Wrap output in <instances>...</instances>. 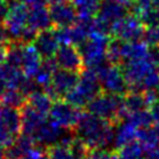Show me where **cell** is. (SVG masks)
<instances>
[{
    "instance_id": "1",
    "label": "cell",
    "mask_w": 159,
    "mask_h": 159,
    "mask_svg": "<svg viewBox=\"0 0 159 159\" xmlns=\"http://www.w3.org/2000/svg\"><path fill=\"white\" fill-rule=\"evenodd\" d=\"M114 124L94 116L91 112H82L75 134L94 150H102L114 139Z\"/></svg>"
},
{
    "instance_id": "2",
    "label": "cell",
    "mask_w": 159,
    "mask_h": 159,
    "mask_svg": "<svg viewBox=\"0 0 159 159\" xmlns=\"http://www.w3.org/2000/svg\"><path fill=\"white\" fill-rule=\"evenodd\" d=\"M109 41V35L91 34L89 37L78 46V50L83 58L84 68L98 72L101 68L109 63L107 60V47Z\"/></svg>"
},
{
    "instance_id": "3",
    "label": "cell",
    "mask_w": 159,
    "mask_h": 159,
    "mask_svg": "<svg viewBox=\"0 0 159 159\" xmlns=\"http://www.w3.org/2000/svg\"><path fill=\"white\" fill-rule=\"evenodd\" d=\"M87 108L88 112L113 123L114 125L122 123L125 118L123 96L119 94L102 92L88 103Z\"/></svg>"
},
{
    "instance_id": "4",
    "label": "cell",
    "mask_w": 159,
    "mask_h": 159,
    "mask_svg": "<svg viewBox=\"0 0 159 159\" xmlns=\"http://www.w3.org/2000/svg\"><path fill=\"white\" fill-rule=\"evenodd\" d=\"M96 73L99 77L103 92L119 96H124L129 92V84L119 65L108 63Z\"/></svg>"
},
{
    "instance_id": "5",
    "label": "cell",
    "mask_w": 159,
    "mask_h": 159,
    "mask_svg": "<svg viewBox=\"0 0 159 159\" xmlns=\"http://www.w3.org/2000/svg\"><path fill=\"white\" fill-rule=\"evenodd\" d=\"M144 24L140 21L138 15H125L124 17L117 20L112 25V36L122 41H139L143 39Z\"/></svg>"
},
{
    "instance_id": "6",
    "label": "cell",
    "mask_w": 159,
    "mask_h": 159,
    "mask_svg": "<svg viewBox=\"0 0 159 159\" xmlns=\"http://www.w3.org/2000/svg\"><path fill=\"white\" fill-rule=\"evenodd\" d=\"M50 119L65 129L75 130L82 116L81 108L75 107L66 99H56L50 111Z\"/></svg>"
},
{
    "instance_id": "7",
    "label": "cell",
    "mask_w": 159,
    "mask_h": 159,
    "mask_svg": "<svg viewBox=\"0 0 159 159\" xmlns=\"http://www.w3.org/2000/svg\"><path fill=\"white\" fill-rule=\"evenodd\" d=\"M80 81V72H73L63 68H57L53 73L51 84H48L43 91L52 98L60 99L65 98L68 92H71Z\"/></svg>"
},
{
    "instance_id": "8",
    "label": "cell",
    "mask_w": 159,
    "mask_h": 159,
    "mask_svg": "<svg viewBox=\"0 0 159 159\" xmlns=\"http://www.w3.org/2000/svg\"><path fill=\"white\" fill-rule=\"evenodd\" d=\"M120 67L123 70V73H124L127 82L129 84V91H138V92H143L142 91V82H143L144 77L153 68H157L147 60V57L142 58V60L125 62Z\"/></svg>"
},
{
    "instance_id": "9",
    "label": "cell",
    "mask_w": 159,
    "mask_h": 159,
    "mask_svg": "<svg viewBox=\"0 0 159 159\" xmlns=\"http://www.w3.org/2000/svg\"><path fill=\"white\" fill-rule=\"evenodd\" d=\"M29 7L20 2L15 5L14 7L10 9L9 15L5 20V25L9 30L11 42H19L21 34L24 32L25 27L27 26V20H29Z\"/></svg>"
},
{
    "instance_id": "10",
    "label": "cell",
    "mask_w": 159,
    "mask_h": 159,
    "mask_svg": "<svg viewBox=\"0 0 159 159\" xmlns=\"http://www.w3.org/2000/svg\"><path fill=\"white\" fill-rule=\"evenodd\" d=\"M53 58L60 68L73 71V72H80V73L84 70L83 58L81 56L78 46L61 45Z\"/></svg>"
},
{
    "instance_id": "11",
    "label": "cell",
    "mask_w": 159,
    "mask_h": 159,
    "mask_svg": "<svg viewBox=\"0 0 159 159\" xmlns=\"http://www.w3.org/2000/svg\"><path fill=\"white\" fill-rule=\"evenodd\" d=\"M50 14H51L52 22L56 27L71 26L78 20L77 7H76L75 2L70 1V0L51 4Z\"/></svg>"
},
{
    "instance_id": "12",
    "label": "cell",
    "mask_w": 159,
    "mask_h": 159,
    "mask_svg": "<svg viewBox=\"0 0 159 159\" xmlns=\"http://www.w3.org/2000/svg\"><path fill=\"white\" fill-rule=\"evenodd\" d=\"M32 45L35 46V48L37 50V52L41 55L43 60L53 58L58 47L61 46L55 29H47V30L40 31Z\"/></svg>"
},
{
    "instance_id": "13",
    "label": "cell",
    "mask_w": 159,
    "mask_h": 159,
    "mask_svg": "<svg viewBox=\"0 0 159 159\" xmlns=\"http://www.w3.org/2000/svg\"><path fill=\"white\" fill-rule=\"evenodd\" d=\"M76 88L87 99L88 103L94 97H97L99 93L103 92L98 75L94 71L88 70V68H84L80 73V81H78Z\"/></svg>"
},
{
    "instance_id": "14",
    "label": "cell",
    "mask_w": 159,
    "mask_h": 159,
    "mask_svg": "<svg viewBox=\"0 0 159 159\" xmlns=\"http://www.w3.org/2000/svg\"><path fill=\"white\" fill-rule=\"evenodd\" d=\"M129 9L130 5L120 0H102L99 5V10L96 16L113 25V22L128 15Z\"/></svg>"
},
{
    "instance_id": "15",
    "label": "cell",
    "mask_w": 159,
    "mask_h": 159,
    "mask_svg": "<svg viewBox=\"0 0 159 159\" xmlns=\"http://www.w3.org/2000/svg\"><path fill=\"white\" fill-rule=\"evenodd\" d=\"M21 111V118H22V133L34 135L36 130L47 120L46 116L34 109L27 102L22 106Z\"/></svg>"
},
{
    "instance_id": "16",
    "label": "cell",
    "mask_w": 159,
    "mask_h": 159,
    "mask_svg": "<svg viewBox=\"0 0 159 159\" xmlns=\"http://www.w3.org/2000/svg\"><path fill=\"white\" fill-rule=\"evenodd\" d=\"M65 128L60 127L58 124H56L52 120H46L37 130L36 133L32 135L36 140V143L43 144L46 147L52 145L56 143V140L60 139V137L63 134Z\"/></svg>"
},
{
    "instance_id": "17",
    "label": "cell",
    "mask_w": 159,
    "mask_h": 159,
    "mask_svg": "<svg viewBox=\"0 0 159 159\" xmlns=\"http://www.w3.org/2000/svg\"><path fill=\"white\" fill-rule=\"evenodd\" d=\"M0 122L15 137L22 133V118H21V111L19 108L0 104Z\"/></svg>"
},
{
    "instance_id": "18",
    "label": "cell",
    "mask_w": 159,
    "mask_h": 159,
    "mask_svg": "<svg viewBox=\"0 0 159 159\" xmlns=\"http://www.w3.org/2000/svg\"><path fill=\"white\" fill-rule=\"evenodd\" d=\"M42 57L37 52L34 45H25L24 46V57H22V65L21 70L22 72L29 77H35L37 71L41 67Z\"/></svg>"
},
{
    "instance_id": "19",
    "label": "cell",
    "mask_w": 159,
    "mask_h": 159,
    "mask_svg": "<svg viewBox=\"0 0 159 159\" xmlns=\"http://www.w3.org/2000/svg\"><path fill=\"white\" fill-rule=\"evenodd\" d=\"M27 25L34 30H36L37 32L51 29L53 26V22L51 19L50 9H46V6L30 9Z\"/></svg>"
},
{
    "instance_id": "20",
    "label": "cell",
    "mask_w": 159,
    "mask_h": 159,
    "mask_svg": "<svg viewBox=\"0 0 159 159\" xmlns=\"http://www.w3.org/2000/svg\"><path fill=\"white\" fill-rule=\"evenodd\" d=\"M148 45L144 41H123V47H122V63L129 62V61H135V60H142L147 57L148 53Z\"/></svg>"
},
{
    "instance_id": "21",
    "label": "cell",
    "mask_w": 159,
    "mask_h": 159,
    "mask_svg": "<svg viewBox=\"0 0 159 159\" xmlns=\"http://www.w3.org/2000/svg\"><path fill=\"white\" fill-rule=\"evenodd\" d=\"M25 76L26 75L19 67H15L7 62H2L0 65V78L6 83L7 88H19Z\"/></svg>"
},
{
    "instance_id": "22",
    "label": "cell",
    "mask_w": 159,
    "mask_h": 159,
    "mask_svg": "<svg viewBox=\"0 0 159 159\" xmlns=\"http://www.w3.org/2000/svg\"><path fill=\"white\" fill-rule=\"evenodd\" d=\"M119 124L120 125L118 127V129L116 132V135H114L116 150H118L119 148L137 140V133H138V128L128 120H123Z\"/></svg>"
},
{
    "instance_id": "23",
    "label": "cell",
    "mask_w": 159,
    "mask_h": 159,
    "mask_svg": "<svg viewBox=\"0 0 159 159\" xmlns=\"http://www.w3.org/2000/svg\"><path fill=\"white\" fill-rule=\"evenodd\" d=\"M123 106L125 111V117L129 113L139 112L148 107L143 92L138 91H129L128 93H125L123 96Z\"/></svg>"
},
{
    "instance_id": "24",
    "label": "cell",
    "mask_w": 159,
    "mask_h": 159,
    "mask_svg": "<svg viewBox=\"0 0 159 159\" xmlns=\"http://www.w3.org/2000/svg\"><path fill=\"white\" fill-rule=\"evenodd\" d=\"M27 103L36 109L37 112L47 116L52 108V98L43 91V89H39L36 92H34L32 94H30L27 97Z\"/></svg>"
},
{
    "instance_id": "25",
    "label": "cell",
    "mask_w": 159,
    "mask_h": 159,
    "mask_svg": "<svg viewBox=\"0 0 159 159\" xmlns=\"http://www.w3.org/2000/svg\"><path fill=\"white\" fill-rule=\"evenodd\" d=\"M26 102H27V96L24 94L19 88H6V91L0 98L1 106L14 107L19 109H21Z\"/></svg>"
},
{
    "instance_id": "26",
    "label": "cell",
    "mask_w": 159,
    "mask_h": 159,
    "mask_svg": "<svg viewBox=\"0 0 159 159\" xmlns=\"http://www.w3.org/2000/svg\"><path fill=\"white\" fill-rule=\"evenodd\" d=\"M137 140L142 144V147L144 148L145 153L152 150V149H154L159 144V139H158V137H157V134L154 132V128H152V127L138 128Z\"/></svg>"
},
{
    "instance_id": "27",
    "label": "cell",
    "mask_w": 159,
    "mask_h": 159,
    "mask_svg": "<svg viewBox=\"0 0 159 159\" xmlns=\"http://www.w3.org/2000/svg\"><path fill=\"white\" fill-rule=\"evenodd\" d=\"M24 46L20 42H11L6 47V57L5 62L21 68L22 65V57H24Z\"/></svg>"
},
{
    "instance_id": "28",
    "label": "cell",
    "mask_w": 159,
    "mask_h": 159,
    "mask_svg": "<svg viewBox=\"0 0 159 159\" xmlns=\"http://www.w3.org/2000/svg\"><path fill=\"white\" fill-rule=\"evenodd\" d=\"M119 159H142V154L144 152V148L138 140H134L118 150H116Z\"/></svg>"
},
{
    "instance_id": "29",
    "label": "cell",
    "mask_w": 159,
    "mask_h": 159,
    "mask_svg": "<svg viewBox=\"0 0 159 159\" xmlns=\"http://www.w3.org/2000/svg\"><path fill=\"white\" fill-rule=\"evenodd\" d=\"M124 120L130 122L132 124H134L137 128H144V127H150L154 120L153 117L149 112V109H143L139 112H134V113H129L127 114V117L124 118Z\"/></svg>"
},
{
    "instance_id": "30",
    "label": "cell",
    "mask_w": 159,
    "mask_h": 159,
    "mask_svg": "<svg viewBox=\"0 0 159 159\" xmlns=\"http://www.w3.org/2000/svg\"><path fill=\"white\" fill-rule=\"evenodd\" d=\"M122 47L123 41L119 39H111L108 47H107V60L112 65H120L122 63Z\"/></svg>"
},
{
    "instance_id": "31",
    "label": "cell",
    "mask_w": 159,
    "mask_h": 159,
    "mask_svg": "<svg viewBox=\"0 0 159 159\" xmlns=\"http://www.w3.org/2000/svg\"><path fill=\"white\" fill-rule=\"evenodd\" d=\"M46 152L51 159H75L68 145H66L61 142L46 147Z\"/></svg>"
},
{
    "instance_id": "32",
    "label": "cell",
    "mask_w": 159,
    "mask_h": 159,
    "mask_svg": "<svg viewBox=\"0 0 159 159\" xmlns=\"http://www.w3.org/2000/svg\"><path fill=\"white\" fill-rule=\"evenodd\" d=\"M140 21L144 24V26H159V7L152 6L140 14H138Z\"/></svg>"
},
{
    "instance_id": "33",
    "label": "cell",
    "mask_w": 159,
    "mask_h": 159,
    "mask_svg": "<svg viewBox=\"0 0 159 159\" xmlns=\"http://www.w3.org/2000/svg\"><path fill=\"white\" fill-rule=\"evenodd\" d=\"M159 89V68H153L142 82V91Z\"/></svg>"
},
{
    "instance_id": "34",
    "label": "cell",
    "mask_w": 159,
    "mask_h": 159,
    "mask_svg": "<svg viewBox=\"0 0 159 159\" xmlns=\"http://www.w3.org/2000/svg\"><path fill=\"white\" fill-rule=\"evenodd\" d=\"M142 40L148 45V47L159 46V26H148L144 30Z\"/></svg>"
},
{
    "instance_id": "35",
    "label": "cell",
    "mask_w": 159,
    "mask_h": 159,
    "mask_svg": "<svg viewBox=\"0 0 159 159\" xmlns=\"http://www.w3.org/2000/svg\"><path fill=\"white\" fill-rule=\"evenodd\" d=\"M15 138L16 137L0 122V145H2L4 148H6V147H9L10 144L14 143Z\"/></svg>"
},
{
    "instance_id": "36",
    "label": "cell",
    "mask_w": 159,
    "mask_h": 159,
    "mask_svg": "<svg viewBox=\"0 0 159 159\" xmlns=\"http://www.w3.org/2000/svg\"><path fill=\"white\" fill-rule=\"evenodd\" d=\"M147 60L157 68H159V46H152L148 48Z\"/></svg>"
},
{
    "instance_id": "37",
    "label": "cell",
    "mask_w": 159,
    "mask_h": 159,
    "mask_svg": "<svg viewBox=\"0 0 159 159\" xmlns=\"http://www.w3.org/2000/svg\"><path fill=\"white\" fill-rule=\"evenodd\" d=\"M91 159H119L117 152H107V150H94L91 154Z\"/></svg>"
},
{
    "instance_id": "38",
    "label": "cell",
    "mask_w": 159,
    "mask_h": 159,
    "mask_svg": "<svg viewBox=\"0 0 159 159\" xmlns=\"http://www.w3.org/2000/svg\"><path fill=\"white\" fill-rule=\"evenodd\" d=\"M9 43H11V37H10L9 30L4 22H0V46L7 47Z\"/></svg>"
},
{
    "instance_id": "39",
    "label": "cell",
    "mask_w": 159,
    "mask_h": 159,
    "mask_svg": "<svg viewBox=\"0 0 159 159\" xmlns=\"http://www.w3.org/2000/svg\"><path fill=\"white\" fill-rule=\"evenodd\" d=\"M22 4H25L29 9H35V7H42L46 6L50 0H21Z\"/></svg>"
},
{
    "instance_id": "40",
    "label": "cell",
    "mask_w": 159,
    "mask_h": 159,
    "mask_svg": "<svg viewBox=\"0 0 159 159\" xmlns=\"http://www.w3.org/2000/svg\"><path fill=\"white\" fill-rule=\"evenodd\" d=\"M9 11H10V7L6 4V1L5 0H0V22L6 20V17L9 15Z\"/></svg>"
},
{
    "instance_id": "41",
    "label": "cell",
    "mask_w": 159,
    "mask_h": 159,
    "mask_svg": "<svg viewBox=\"0 0 159 159\" xmlns=\"http://www.w3.org/2000/svg\"><path fill=\"white\" fill-rule=\"evenodd\" d=\"M149 112H150V114L153 117L154 123H159V101L149 107Z\"/></svg>"
},
{
    "instance_id": "42",
    "label": "cell",
    "mask_w": 159,
    "mask_h": 159,
    "mask_svg": "<svg viewBox=\"0 0 159 159\" xmlns=\"http://www.w3.org/2000/svg\"><path fill=\"white\" fill-rule=\"evenodd\" d=\"M5 57H6V47L0 46V65L5 62Z\"/></svg>"
},
{
    "instance_id": "43",
    "label": "cell",
    "mask_w": 159,
    "mask_h": 159,
    "mask_svg": "<svg viewBox=\"0 0 159 159\" xmlns=\"http://www.w3.org/2000/svg\"><path fill=\"white\" fill-rule=\"evenodd\" d=\"M6 88H7V86H6V83L0 78V98H1V96L4 94V92L6 91Z\"/></svg>"
},
{
    "instance_id": "44",
    "label": "cell",
    "mask_w": 159,
    "mask_h": 159,
    "mask_svg": "<svg viewBox=\"0 0 159 159\" xmlns=\"http://www.w3.org/2000/svg\"><path fill=\"white\" fill-rule=\"evenodd\" d=\"M0 159H5V148L0 145Z\"/></svg>"
},
{
    "instance_id": "45",
    "label": "cell",
    "mask_w": 159,
    "mask_h": 159,
    "mask_svg": "<svg viewBox=\"0 0 159 159\" xmlns=\"http://www.w3.org/2000/svg\"><path fill=\"white\" fill-rule=\"evenodd\" d=\"M153 128H154V132H155V134H157V137L159 139V123H155V125Z\"/></svg>"
},
{
    "instance_id": "46",
    "label": "cell",
    "mask_w": 159,
    "mask_h": 159,
    "mask_svg": "<svg viewBox=\"0 0 159 159\" xmlns=\"http://www.w3.org/2000/svg\"><path fill=\"white\" fill-rule=\"evenodd\" d=\"M61 1H66V0H50L51 4H53V2H61Z\"/></svg>"
},
{
    "instance_id": "47",
    "label": "cell",
    "mask_w": 159,
    "mask_h": 159,
    "mask_svg": "<svg viewBox=\"0 0 159 159\" xmlns=\"http://www.w3.org/2000/svg\"><path fill=\"white\" fill-rule=\"evenodd\" d=\"M127 1H129L130 4H133V2H134V1H137V0H127Z\"/></svg>"
}]
</instances>
